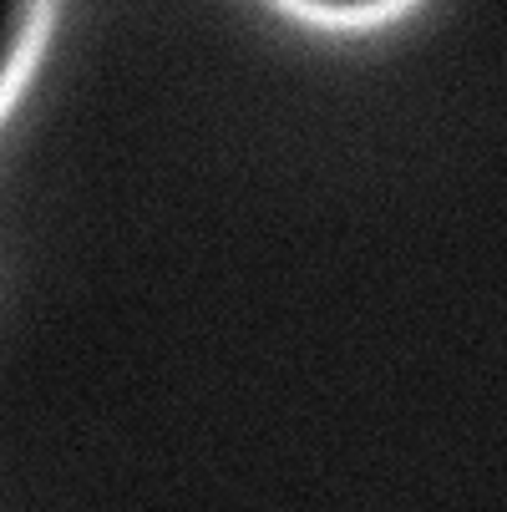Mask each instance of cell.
<instances>
[{
  "label": "cell",
  "mask_w": 507,
  "mask_h": 512,
  "mask_svg": "<svg viewBox=\"0 0 507 512\" xmlns=\"http://www.w3.org/2000/svg\"><path fill=\"white\" fill-rule=\"evenodd\" d=\"M310 6H325V11H366V6H381V0H310Z\"/></svg>",
  "instance_id": "2"
},
{
  "label": "cell",
  "mask_w": 507,
  "mask_h": 512,
  "mask_svg": "<svg viewBox=\"0 0 507 512\" xmlns=\"http://www.w3.org/2000/svg\"><path fill=\"white\" fill-rule=\"evenodd\" d=\"M36 0H0V82L11 77V66L26 46V26H31Z\"/></svg>",
  "instance_id": "1"
}]
</instances>
